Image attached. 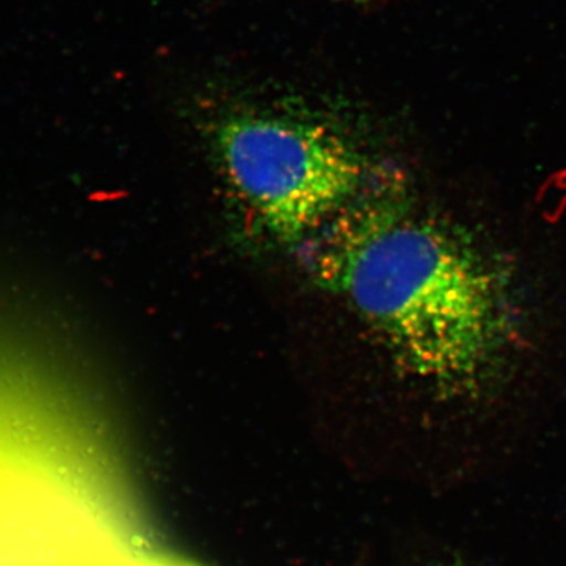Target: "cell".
<instances>
[{
    "mask_svg": "<svg viewBox=\"0 0 566 566\" xmlns=\"http://www.w3.org/2000/svg\"><path fill=\"white\" fill-rule=\"evenodd\" d=\"M342 263V290L412 374L468 394L506 370L521 331L515 281L468 230L390 219Z\"/></svg>",
    "mask_w": 566,
    "mask_h": 566,
    "instance_id": "6da1fadb",
    "label": "cell"
},
{
    "mask_svg": "<svg viewBox=\"0 0 566 566\" xmlns=\"http://www.w3.org/2000/svg\"><path fill=\"white\" fill-rule=\"evenodd\" d=\"M214 147L227 180L279 238L296 240L359 188L364 156L324 122L248 107L219 120Z\"/></svg>",
    "mask_w": 566,
    "mask_h": 566,
    "instance_id": "7a4b0ae2",
    "label": "cell"
},
{
    "mask_svg": "<svg viewBox=\"0 0 566 566\" xmlns=\"http://www.w3.org/2000/svg\"><path fill=\"white\" fill-rule=\"evenodd\" d=\"M95 516L92 504L54 488L0 485V566H134L147 558L134 557L117 527Z\"/></svg>",
    "mask_w": 566,
    "mask_h": 566,
    "instance_id": "3957f363",
    "label": "cell"
}]
</instances>
